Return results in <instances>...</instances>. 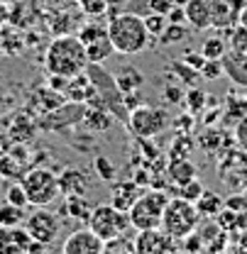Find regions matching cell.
Segmentation results:
<instances>
[{
    "instance_id": "cell-1",
    "label": "cell",
    "mask_w": 247,
    "mask_h": 254,
    "mask_svg": "<svg viewBox=\"0 0 247 254\" xmlns=\"http://www.w3.org/2000/svg\"><path fill=\"white\" fill-rule=\"evenodd\" d=\"M88 66V54L83 42L76 34H59L52 39L47 54H44V68L49 76H79Z\"/></svg>"
},
{
    "instance_id": "cell-2",
    "label": "cell",
    "mask_w": 247,
    "mask_h": 254,
    "mask_svg": "<svg viewBox=\"0 0 247 254\" xmlns=\"http://www.w3.org/2000/svg\"><path fill=\"white\" fill-rule=\"evenodd\" d=\"M108 37H110L115 54H123V57L140 54L150 44V32L145 27V17H140L135 12L113 15L108 22Z\"/></svg>"
},
{
    "instance_id": "cell-3",
    "label": "cell",
    "mask_w": 247,
    "mask_h": 254,
    "mask_svg": "<svg viewBox=\"0 0 247 254\" xmlns=\"http://www.w3.org/2000/svg\"><path fill=\"white\" fill-rule=\"evenodd\" d=\"M20 184L27 193V203L32 208H49L62 195L59 176L52 169H44V166H32L30 171L20 179Z\"/></svg>"
},
{
    "instance_id": "cell-4",
    "label": "cell",
    "mask_w": 247,
    "mask_h": 254,
    "mask_svg": "<svg viewBox=\"0 0 247 254\" xmlns=\"http://www.w3.org/2000/svg\"><path fill=\"white\" fill-rule=\"evenodd\" d=\"M201 222V213L196 208V203L186 200V198H169L164 215H162V230L166 235H171L174 240H184L186 235H191Z\"/></svg>"
},
{
    "instance_id": "cell-5",
    "label": "cell",
    "mask_w": 247,
    "mask_h": 254,
    "mask_svg": "<svg viewBox=\"0 0 247 254\" xmlns=\"http://www.w3.org/2000/svg\"><path fill=\"white\" fill-rule=\"evenodd\" d=\"M166 203H169L166 190L145 189L142 190V195H140V198L132 203V208L127 210L132 230H150V227H159V225H162V215H164Z\"/></svg>"
},
{
    "instance_id": "cell-6",
    "label": "cell",
    "mask_w": 247,
    "mask_h": 254,
    "mask_svg": "<svg viewBox=\"0 0 247 254\" xmlns=\"http://www.w3.org/2000/svg\"><path fill=\"white\" fill-rule=\"evenodd\" d=\"M86 225L91 227L103 242H108V240H113V237H120V235H127V230H132L130 215H127L125 210H120V208H115L113 203L93 205Z\"/></svg>"
},
{
    "instance_id": "cell-7",
    "label": "cell",
    "mask_w": 247,
    "mask_h": 254,
    "mask_svg": "<svg viewBox=\"0 0 247 254\" xmlns=\"http://www.w3.org/2000/svg\"><path fill=\"white\" fill-rule=\"evenodd\" d=\"M127 125L130 129L140 137V139H152L157 134H162L166 125H169V115L162 108H152V105H137L130 110L127 115Z\"/></svg>"
},
{
    "instance_id": "cell-8",
    "label": "cell",
    "mask_w": 247,
    "mask_h": 254,
    "mask_svg": "<svg viewBox=\"0 0 247 254\" xmlns=\"http://www.w3.org/2000/svg\"><path fill=\"white\" fill-rule=\"evenodd\" d=\"M25 230L32 235V240L52 247L62 232V220L57 218V213H52L49 208H34L25 218Z\"/></svg>"
},
{
    "instance_id": "cell-9",
    "label": "cell",
    "mask_w": 247,
    "mask_h": 254,
    "mask_svg": "<svg viewBox=\"0 0 247 254\" xmlns=\"http://www.w3.org/2000/svg\"><path fill=\"white\" fill-rule=\"evenodd\" d=\"M49 247L32 240V235L25 230V225L17 227H2L0 225V254H34L47 252Z\"/></svg>"
},
{
    "instance_id": "cell-10",
    "label": "cell",
    "mask_w": 247,
    "mask_h": 254,
    "mask_svg": "<svg viewBox=\"0 0 247 254\" xmlns=\"http://www.w3.org/2000/svg\"><path fill=\"white\" fill-rule=\"evenodd\" d=\"M179 250V240L166 235L162 227L137 230L135 235V254H166Z\"/></svg>"
},
{
    "instance_id": "cell-11",
    "label": "cell",
    "mask_w": 247,
    "mask_h": 254,
    "mask_svg": "<svg viewBox=\"0 0 247 254\" xmlns=\"http://www.w3.org/2000/svg\"><path fill=\"white\" fill-rule=\"evenodd\" d=\"M103 245H105V242L86 225V227L74 230V232L64 240L62 252L64 254H103Z\"/></svg>"
},
{
    "instance_id": "cell-12",
    "label": "cell",
    "mask_w": 247,
    "mask_h": 254,
    "mask_svg": "<svg viewBox=\"0 0 247 254\" xmlns=\"http://www.w3.org/2000/svg\"><path fill=\"white\" fill-rule=\"evenodd\" d=\"M247 5V0H211V27L216 30H230L238 25L240 12Z\"/></svg>"
},
{
    "instance_id": "cell-13",
    "label": "cell",
    "mask_w": 247,
    "mask_h": 254,
    "mask_svg": "<svg viewBox=\"0 0 247 254\" xmlns=\"http://www.w3.org/2000/svg\"><path fill=\"white\" fill-rule=\"evenodd\" d=\"M34 166L27 147H12L7 152H2L0 157V174L7 179H22L27 171Z\"/></svg>"
},
{
    "instance_id": "cell-14",
    "label": "cell",
    "mask_w": 247,
    "mask_h": 254,
    "mask_svg": "<svg viewBox=\"0 0 247 254\" xmlns=\"http://www.w3.org/2000/svg\"><path fill=\"white\" fill-rule=\"evenodd\" d=\"M223 62V71L225 76L235 83L247 88V52H225Z\"/></svg>"
},
{
    "instance_id": "cell-15",
    "label": "cell",
    "mask_w": 247,
    "mask_h": 254,
    "mask_svg": "<svg viewBox=\"0 0 247 254\" xmlns=\"http://www.w3.org/2000/svg\"><path fill=\"white\" fill-rule=\"evenodd\" d=\"M59 189L62 195H86L91 189L88 174L83 169H64L59 176Z\"/></svg>"
},
{
    "instance_id": "cell-16",
    "label": "cell",
    "mask_w": 247,
    "mask_h": 254,
    "mask_svg": "<svg viewBox=\"0 0 247 254\" xmlns=\"http://www.w3.org/2000/svg\"><path fill=\"white\" fill-rule=\"evenodd\" d=\"M196 230H198V235H201V240H203V245H206V252H223V250H228V237H230V232H225L216 222V218H211V222H206V225L198 222Z\"/></svg>"
},
{
    "instance_id": "cell-17",
    "label": "cell",
    "mask_w": 247,
    "mask_h": 254,
    "mask_svg": "<svg viewBox=\"0 0 247 254\" xmlns=\"http://www.w3.org/2000/svg\"><path fill=\"white\" fill-rule=\"evenodd\" d=\"M142 186L135 181V179H130V181H118L115 186H113V193H110V203L115 205V208H120V210H130L132 208V203L142 195Z\"/></svg>"
},
{
    "instance_id": "cell-18",
    "label": "cell",
    "mask_w": 247,
    "mask_h": 254,
    "mask_svg": "<svg viewBox=\"0 0 247 254\" xmlns=\"http://www.w3.org/2000/svg\"><path fill=\"white\" fill-rule=\"evenodd\" d=\"M186 22L193 30H208L211 27V0H188L184 5Z\"/></svg>"
},
{
    "instance_id": "cell-19",
    "label": "cell",
    "mask_w": 247,
    "mask_h": 254,
    "mask_svg": "<svg viewBox=\"0 0 247 254\" xmlns=\"http://www.w3.org/2000/svg\"><path fill=\"white\" fill-rule=\"evenodd\" d=\"M198 176V169H196V164L191 161V159H171L169 161V166H166V179H169V184H174V189L176 186H181L186 181H193Z\"/></svg>"
},
{
    "instance_id": "cell-20",
    "label": "cell",
    "mask_w": 247,
    "mask_h": 254,
    "mask_svg": "<svg viewBox=\"0 0 247 254\" xmlns=\"http://www.w3.org/2000/svg\"><path fill=\"white\" fill-rule=\"evenodd\" d=\"M81 123L88 127V129H93V132H95V129H98V132H105V129L113 127L115 118H113L110 110H105V108H100V105H93V108H86V115H83Z\"/></svg>"
},
{
    "instance_id": "cell-21",
    "label": "cell",
    "mask_w": 247,
    "mask_h": 254,
    "mask_svg": "<svg viewBox=\"0 0 247 254\" xmlns=\"http://www.w3.org/2000/svg\"><path fill=\"white\" fill-rule=\"evenodd\" d=\"M93 205L86 195H64V213L74 220L88 222V215H91Z\"/></svg>"
},
{
    "instance_id": "cell-22",
    "label": "cell",
    "mask_w": 247,
    "mask_h": 254,
    "mask_svg": "<svg viewBox=\"0 0 247 254\" xmlns=\"http://www.w3.org/2000/svg\"><path fill=\"white\" fill-rule=\"evenodd\" d=\"M196 208H198V213H201V218H216L218 213L225 208V200L218 195V193H211V190H203L201 193V198L196 200Z\"/></svg>"
},
{
    "instance_id": "cell-23",
    "label": "cell",
    "mask_w": 247,
    "mask_h": 254,
    "mask_svg": "<svg viewBox=\"0 0 247 254\" xmlns=\"http://www.w3.org/2000/svg\"><path fill=\"white\" fill-rule=\"evenodd\" d=\"M25 208L22 205H15V203H0V225L2 227H17V225H25Z\"/></svg>"
},
{
    "instance_id": "cell-24",
    "label": "cell",
    "mask_w": 247,
    "mask_h": 254,
    "mask_svg": "<svg viewBox=\"0 0 247 254\" xmlns=\"http://www.w3.org/2000/svg\"><path fill=\"white\" fill-rule=\"evenodd\" d=\"M86 54H88V64H105L110 59V54H115V49L110 44V37H103L98 42L86 44Z\"/></svg>"
},
{
    "instance_id": "cell-25",
    "label": "cell",
    "mask_w": 247,
    "mask_h": 254,
    "mask_svg": "<svg viewBox=\"0 0 247 254\" xmlns=\"http://www.w3.org/2000/svg\"><path fill=\"white\" fill-rule=\"evenodd\" d=\"M113 76H115V83H118V88H120L123 93H127V91H137V86H142V73L135 71L132 66H125L120 71H115Z\"/></svg>"
},
{
    "instance_id": "cell-26",
    "label": "cell",
    "mask_w": 247,
    "mask_h": 254,
    "mask_svg": "<svg viewBox=\"0 0 247 254\" xmlns=\"http://www.w3.org/2000/svg\"><path fill=\"white\" fill-rule=\"evenodd\" d=\"M225 52H228V42H225V37H220V34L206 37L203 44H201V54H203L206 59H223Z\"/></svg>"
},
{
    "instance_id": "cell-27",
    "label": "cell",
    "mask_w": 247,
    "mask_h": 254,
    "mask_svg": "<svg viewBox=\"0 0 247 254\" xmlns=\"http://www.w3.org/2000/svg\"><path fill=\"white\" fill-rule=\"evenodd\" d=\"M225 42H228V52H247V27L245 25H233L230 30H225Z\"/></svg>"
},
{
    "instance_id": "cell-28",
    "label": "cell",
    "mask_w": 247,
    "mask_h": 254,
    "mask_svg": "<svg viewBox=\"0 0 247 254\" xmlns=\"http://www.w3.org/2000/svg\"><path fill=\"white\" fill-rule=\"evenodd\" d=\"M76 37H79V39L83 42V47H86V44H91V42H98V39L108 37V25H100V22H86L83 27H79Z\"/></svg>"
},
{
    "instance_id": "cell-29",
    "label": "cell",
    "mask_w": 247,
    "mask_h": 254,
    "mask_svg": "<svg viewBox=\"0 0 247 254\" xmlns=\"http://www.w3.org/2000/svg\"><path fill=\"white\" fill-rule=\"evenodd\" d=\"M118 252L135 254V237L120 235V237H113V240H108L103 245V254H118Z\"/></svg>"
},
{
    "instance_id": "cell-30",
    "label": "cell",
    "mask_w": 247,
    "mask_h": 254,
    "mask_svg": "<svg viewBox=\"0 0 247 254\" xmlns=\"http://www.w3.org/2000/svg\"><path fill=\"white\" fill-rule=\"evenodd\" d=\"M186 34H188V30L184 27V22H166L164 32L159 34V42L162 44H176V42L186 39Z\"/></svg>"
},
{
    "instance_id": "cell-31",
    "label": "cell",
    "mask_w": 247,
    "mask_h": 254,
    "mask_svg": "<svg viewBox=\"0 0 247 254\" xmlns=\"http://www.w3.org/2000/svg\"><path fill=\"white\" fill-rule=\"evenodd\" d=\"M93 169H95L98 179H103V181H113L118 176V166L108 157H103V154H98V157L93 159Z\"/></svg>"
},
{
    "instance_id": "cell-32",
    "label": "cell",
    "mask_w": 247,
    "mask_h": 254,
    "mask_svg": "<svg viewBox=\"0 0 247 254\" xmlns=\"http://www.w3.org/2000/svg\"><path fill=\"white\" fill-rule=\"evenodd\" d=\"M193 147H196V142H193V137H188V134H179L174 142H171V159H186L191 157V152H193Z\"/></svg>"
},
{
    "instance_id": "cell-33",
    "label": "cell",
    "mask_w": 247,
    "mask_h": 254,
    "mask_svg": "<svg viewBox=\"0 0 247 254\" xmlns=\"http://www.w3.org/2000/svg\"><path fill=\"white\" fill-rule=\"evenodd\" d=\"M184 103H186V108H188V113H191V115H196V113H201V110L206 108L208 95L203 93L201 88H188L186 95H184Z\"/></svg>"
},
{
    "instance_id": "cell-34",
    "label": "cell",
    "mask_w": 247,
    "mask_h": 254,
    "mask_svg": "<svg viewBox=\"0 0 247 254\" xmlns=\"http://www.w3.org/2000/svg\"><path fill=\"white\" fill-rule=\"evenodd\" d=\"M203 184L198 181V179H193V181H186L181 186H176V195L179 198H186V200H191V203H196L198 198H201V193H203Z\"/></svg>"
},
{
    "instance_id": "cell-35",
    "label": "cell",
    "mask_w": 247,
    "mask_h": 254,
    "mask_svg": "<svg viewBox=\"0 0 247 254\" xmlns=\"http://www.w3.org/2000/svg\"><path fill=\"white\" fill-rule=\"evenodd\" d=\"M5 200H7V203H15V205H22V208L30 205V203H27V193H25V189H22L20 179L5 189Z\"/></svg>"
},
{
    "instance_id": "cell-36",
    "label": "cell",
    "mask_w": 247,
    "mask_h": 254,
    "mask_svg": "<svg viewBox=\"0 0 247 254\" xmlns=\"http://www.w3.org/2000/svg\"><path fill=\"white\" fill-rule=\"evenodd\" d=\"M110 2H113V0H81V10H83V15H88V17H100V15L108 12Z\"/></svg>"
},
{
    "instance_id": "cell-37",
    "label": "cell",
    "mask_w": 247,
    "mask_h": 254,
    "mask_svg": "<svg viewBox=\"0 0 247 254\" xmlns=\"http://www.w3.org/2000/svg\"><path fill=\"white\" fill-rule=\"evenodd\" d=\"M198 76H201V78H206V81H218L220 76H225V71H223V62H220V59H206L203 68L198 71Z\"/></svg>"
},
{
    "instance_id": "cell-38",
    "label": "cell",
    "mask_w": 247,
    "mask_h": 254,
    "mask_svg": "<svg viewBox=\"0 0 247 254\" xmlns=\"http://www.w3.org/2000/svg\"><path fill=\"white\" fill-rule=\"evenodd\" d=\"M166 15H162V12H152V15H147L145 17V27H147V32H150V37H159L162 32H164V27H166Z\"/></svg>"
},
{
    "instance_id": "cell-39",
    "label": "cell",
    "mask_w": 247,
    "mask_h": 254,
    "mask_svg": "<svg viewBox=\"0 0 247 254\" xmlns=\"http://www.w3.org/2000/svg\"><path fill=\"white\" fill-rule=\"evenodd\" d=\"M225 208H233V210H238V213H245L247 210V198L243 195V193H235L233 198L225 200Z\"/></svg>"
},
{
    "instance_id": "cell-40",
    "label": "cell",
    "mask_w": 247,
    "mask_h": 254,
    "mask_svg": "<svg viewBox=\"0 0 247 254\" xmlns=\"http://www.w3.org/2000/svg\"><path fill=\"white\" fill-rule=\"evenodd\" d=\"M147 5H150V10H152V12H162V15H166L176 2H174V0H147Z\"/></svg>"
},
{
    "instance_id": "cell-41",
    "label": "cell",
    "mask_w": 247,
    "mask_h": 254,
    "mask_svg": "<svg viewBox=\"0 0 247 254\" xmlns=\"http://www.w3.org/2000/svg\"><path fill=\"white\" fill-rule=\"evenodd\" d=\"M184 62L188 64L191 68H196V71H201V68H203V64H206V57H203L201 52H198V54H193V52H188V54H186V57H184Z\"/></svg>"
},
{
    "instance_id": "cell-42",
    "label": "cell",
    "mask_w": 247,
    "mask_h": 254,
    "mask_svg": "<svg viewBox=\"0 0 247 254\" xmlns=\"http://www.w3.org/2000/svg\"><path fill=\"white\" fill-rule=\"evenodd\" d=\"M166 20H169V22H186L184 5H174V7L166 12Z\"/></svg>"
},
{
    "instance_id": "cell-43",
    "label": "cell",
    "mask_w": 247,
    "mask_h": 254,
    "mask_svg": "<svg viewBox=\"0 0 247 254\" xmlns=\"http://www.w3.org/2000/svg\"><path fill=\"white\" fill-rule=\"evenodd\" d=\"M164 95H166V100H169V103H184V93H181V88L166 86V88H164Z\"/></svg>"
},
{
    "instance_id": "cell-44",
    "label": "cell",
    "mask_w": 247,
    "mask_h": 254,
    "mask_svg": "<svg viewBox=\"0 0 247 254\" xmlns=\"http://www.w3.org/2000/svg\"><path fill=\"white\" fill-rule=\"evenodd\" d=\"M238 250H245L247 252V230H243V232L238 235Z\"/></svg>"
},
{
    "instance_id": "cell-45",
    "label": "cell",
    "mask_w": 247,
    "mask_h": 254,
    "mask_svg": "<svg viewBox=\"0 0 247 254\" xmlns=\"http://www.w3.org/2000/svg\"><path fill=\"white\" fill-rule=\"evenodd\" d=\"M238 22H240V25H245V27H247V5L243 7V12H240V20H238Z\"/></svg>"
},
{
    "instance_id": "cell-46",
    "label": "cell",
    "mask_w": 247,
    "mask_h": 254,
    "mask_svg": "<svg viewBox=\"0 0 247 254\" xmlns=\"http://www.w3.org/2000/svg\"><path fill=\"white\" fill-rule=\"evenodd\" d=\"M174 2H176V5H186L188 0H174Z\"/></svg>"
}]
</instances>
